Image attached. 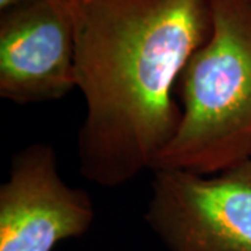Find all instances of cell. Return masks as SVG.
Returning a JSON list of instances; mask_svg holds the SVG:
<instances>
[{"instance_id": "obj_3", "label": "cell", "mask_w": 251, "mask_h": 251, "mask_svg": "<svg viewBox=\"0 0 251 251\" xmlns=\"http://www.w3.org/2000/svg\"><path fill=\"white\" fill-rule=\"evenodd\" d=\"M145 221L171 251H251V156L211 176L153 171Z\"/></svg>"}, {"instance_id": "obj_2", "label": "cell", "mask_w": 251, "mask_h": 251, "mask_svg": "<svg viewBox=\"0 0 251 251\" xmlns=\"http://www.w3.org/2000/svg\"><path fill=\"white\" fill-rule=\"evenodd\" d=\"M212 31L180 74L181 122L151 171L211 176L251 156V0H208Z\"/></svg>"}, {"instance_id": "obj_1", "label": "cell", "mask_w": 251, "mask_h": 251, "mask_svg": "<svg viewBox=\"0 0 251 251\" xmlns=\"http://www.w3.org/2000/svg\"><path fill=\"white\" fill-rule=\"evenodd\" d=\"M80 172L102 187L152 169L181 122L173 98L212 31L208 0H73Z\"/></svg>"}, {"instance_id": "obj_5", "label": "cell", "mask_w": 251, "mask_h": 251, "mask_svg": "<svg viewBox=\"0 0 251 251\" xmlns=\"http://www.w3.org/2000/svg\"><path fill=\"white\" fill-rule=\"evenodd\" d=\"M95 209L85 190L69 186L50 144L18 151L0 186V251H52L91 227Z\"/></svg>"}, {"instance_id": "obj_4", "label": "cell", "mask_w": 251, "mask_h": 251, "mask_svg": "<svg viewBox=\"0 0 251 251\" xmlns=\"http://www.w3.org/2000/svg\"><path fill=\"white\" fill-rule=\"evenodd\" d=\"M73 0H21L0 10V97L53 102L75 87Z\"/></svg>"}, {"instance_id": "obj_6", "label": "cell", "mask_w": 251, "mask_h": 251, "mask_svg": "<svg viewBox=\"0 0 251 251\" xmlns=\"http://www.w3.org/2000/svg\"><path fill=\"white\" fill-rule=\"evenodd\" d=\"M18 1H21V0H0V10H4L10 7V6H13V4H16Z\"/></svg>"}]
</instances>
